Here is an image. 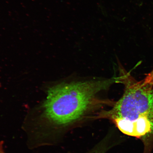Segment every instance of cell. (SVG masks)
<instances>
[{"label": "cell", "instance_id": "1", "mask_svg": "<svg viewBox=\"0 0 153 153\" xmlns=\"http://www.w3.org/2000/svg\"><path fill=\"white\" fill-rule=\"evenodd\" d=\"M120 78L63 83L50 88L43 105V112L38 128L45 137L48 130L66 127L77 121L91 109L97 93L114 83Z\"/></svg>", "mask_w": 153, "mask_h": 153}, {"label": "cell", "instance_id": "3", "mask_svg": "<svg viewBox=\"0 0 153 153\" xmlns=\"http://www.w3.org/2000/svg\"><path fill=\"white\" fill-rule=\"evenodd\" d=\"M143 84L153 87V69L142 81Z\"/></svg>", "mask_w": 153, "mask_h": 153}, {"label": "cell", "instance_id": "4", "mask_svg": "<svg viewBox=\"0 0 153 153\" xmlns=\"http://www.w3.org/2000/svg\"><path fill=\"white\" fill-rule=\"evenodd\" d=\"M4 143L3 141H0V153H6L4 149Z\"/></svg>", "mask_w": 153, "mask_h": 153}, {"label": "cell", "instance_id": "2", "mask_svg": "<svg viewBox=\"0 0 153 153\" xmlns=\"http://www.w3.org/2000/svg\"><path fill=\"white\" fill-rule=\"evenodd\" d=\"M120 82L125 86L123 96L111 109L101 116L113 120L122 118L138 123H153V87L137 82L123 68Z\"/></svg>", "mask_w": 153, "mask_h": 153}]
</instances>
